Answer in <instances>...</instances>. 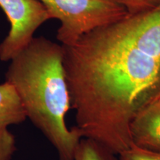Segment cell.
<instances>
[{"label": "cell", "instance_id": "cell-8", "mask_svg": "<svg viewBox=\"0 0 160 160\" xmlns=\"http://www.w3.org/2000/svg\"><path fill=\"white\" fill-rule=\"evenodd\" d=\"M117 157L118 160H160V153L131 146Z\"/></svg>", "mask_w": 160, "mask_h": 160}, {"label": "cell", "instance_id": "cell-7", "mask_svg": "<svg viewBox=\"0 0 160 160\" xmlns=\"http://www.w3.org/2000/svg\"><path fill=\"white\" fill-rule=\"evenodd\" d=\"M16 151L14 135L8 128L0 129V160H11Z\"/></svg>", "mask_w": 160, "mask_h": 160}, {"label": "cell", "instance_id": "cell-6", "mask_svg": "<svg viewBox=\"0 0 160 160\" xmlns=\"http://www.w3.org/2000/svg\"><path fill=\"white\" fill-rule=\"evenodd\" d=\"M73 160H118V157L100 143L83 137L77 146Z\"/></svg>", "mask_w": 160, "mask_h": 160}, {"label": "cell", "instance_id": "cell-10", "mask_svg": "<svg viewBox=\"0 0 160 160\" xmlns=\"http://www.w3.org/2000/svg\"><path fill=\"white\" fill-rule=\"evenodd\" d=\"M160 99V91H159V93L157 94V97H156L154 99H153V101H154V100H157V99ZM153 101H152V102H153Z\"/></svg>", "mask_w": 160, "mask_h": 160}, {"label": "cell", "instance_id": "cell-9", "mask_svg": "<svg viewBox=\"0 0 160 160\" xmlns=\"http://www.w3.org/2000/svg\"><path fill=\"white\" fill-rule=\"evenodd\" d=\"M129 13H138L148 11L160 4V0H116Z\"/></svg>", "mask_w": 160, "mask_h": 160}, {"label": "cell", "instance_id": "cell-5", "mask_svg": "<svg viewBox=\"0 0 160 160\" xmlns=\"http://www.w3.org/2000/svg\"><path fill=\"white\" fill-rule=\"evenodd\" d=\"M26 119L25 111L14 88L7 82L0 84V129L18 125Z\"/></svg>", "mask_w": 160, "mask_h": 160}, {"label": "cell", "instance_id": "cell-1", "mask_svg": "<svg viewBox=\"0 0 160 160\" xmlns=\"http://www.w3.org/2000/svg\"><path fill=\"white\" fill-rule=\"evenodd\" d=\"M63 59L62 45L33 37L11 59L5 82L14 88L26 117L54 148L59 159L73 160L83 135L65 122L71 106Z\"/></svg>", "mask_w": 160, "mask_h": 160}, {"label": "cell", "instance_id": "cell-11", "mask_svg": "<svg viewBox=\"0 0 160 160\" xmlns=\"http://www.w3.org/2000/svg\"></svg>", "mask_w": 160, "mask_h": 160}, {"label": "cell", "instance_id": "cell-4", "mask_svg": "<svg viewBox=\"0 0 160 160\" xmlns=\"http://www.w3.org/2000/svg\"><path fill=\"white\" fill-rule=\"evenodd\" d=\"M132 146L160 153V99L140 111L130 125Z\"/></svg>", "mask_w": 160, "mask_h": 160}, {"label": "cell", "instance_id": "cell-3", "mask_svg": "<svg viewBox=\"0 0 160 160\" xmlns=\"http://www.w3.org/2000/svg\"><path fill=\"white\" fill-rule=\"evenodd\" d=\"M0 7L11 25L8 34L0 44V60L8 62L51 17L39 0H0Z\"/></svg>", "mask_w": 160, "mask_h": 160}, {"label": "cell", "instance_id": "cell-2", "mask_svg": "<svg viewBox=\"0 0 160 160\" xmlns=\"http://www.w3.org/2000/svg\"><path fill=\"white\" fill-rule=\"evenodd\" d=\"M51 19L60 22L57 38L62 45L71 46L98 28L128 14L116 0H39Z\"/></svg>", "mask_w": 160, "mask_h": 160}]
</instances>
